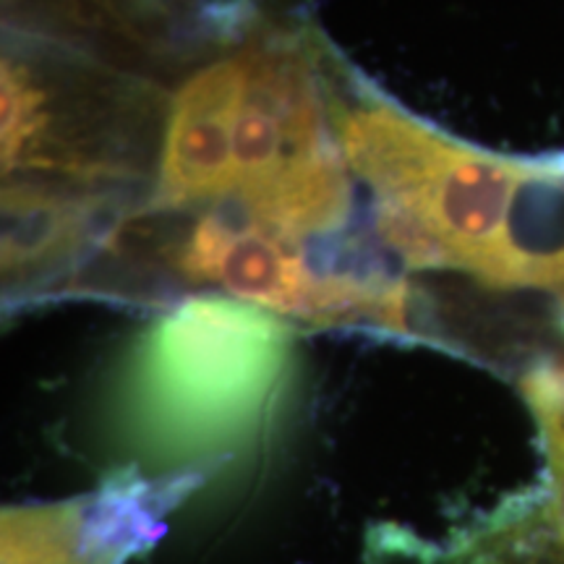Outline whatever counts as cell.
Listing matches in <instances>:
<instances>
[{"mask_svg":"<svg viewBox=\"0 0 564 564\" xmlns=\"http://www.w3.org/2000/svg\"><path fill=\"white\" fill-rule=\"evenodd\" d=\"M335 126L345 165L377 196L387 243L408 264L562 295L564 160L497 158L377 95Z\"/></svg>","mask_w":564,"mask_h":564,"instance_id":"1","label":"cell"},{"mask_svg":"<svg viewBox=\"0 0 564 564\" xmlns=\"http://www.w3.org/2000/svg\"><path fill=\"white\" fill-rule=\"evenodd\" d=\"M316 47L306 26L246 24V87L232 133V212L301 241L348 212V173L314 89Z\"/></svg>","mask_w":564,"mask_h":564,"instance_id":"2","label":"cell"},{"mask_svg":"<svg viewBox=\"0 0 564 564\" xmlns=\"http://www.w3.org/2000/svg\"><path fill=\"white\" fill-rule=\"evenodd\" d=\"M178 267L192 280L217 282L236 299L306 319H333L352 312L400 319L405 293L390 282H364L319 274L306 262L301 241L236 212H209L188 232Z\"/></svg>","mask_w":564,"mask_h":564,"instance_id":"3","label":"cell"},{"mask_svg":"<svg viewBox=\"0 0 564 564\" xmlns=\"http://www.w3.org/2000/svg\"><path fill=\"white\" fill-rule=\"evenodd\" d=\"M280 324L249 303L202 295L160 324L152 343L154 382L173 405L236 413L274 377Z\"/></svg>","mask_w":564,"mask_h":564,"instance_id":"4","label":"cell"},{"mask_svg":"<svg viewBox=\"0 0 564 564\" xmlns=\"http://www.w3.org/2000/svg\"><path fill=\"white\" fill-rule=\"evenodd\" d=\"M246 87L243 42L209 61L178 89L160 152L158 194L165 204H223L236 186L232 133Z\"/></svg>","mask_w":564,"mask_h":564,"instance_id":"5","label":"cell"},{"mask_svg":"<svg viewBox=\"0 0 564 564\" xmlns=\"http://www.w3.org/2000/svg\"><path fill=\"white\" fill-rule=\"evenodd\" d=\"M82 209L70 196L45 186L13 181L3 192V272L6 282L53 270L79 241Z\"/></svg>","mask_w":564,"mask_h":564,"instance_id":"6","label":"cell"},{"mask_svg":"<svg viewBox=\"0 0 564 564\" xmlns=\"http://www.w3.org/2000/svg\"><path fill=\"white\" fill-rule=\"evenodd\" d=\"M525 390L535 415H539L549 457H552L556 510H560V520L564 525V369L533 373L528 379Z\"/></svg>","mask_w":564,"mask_h":564,"instance_id":"7","label":"cell"},{"mask_svg":"<svg viewBox=\"0 0 564 564\" xmlns=\"http://www.w3.org/2000/svg\"><path fill=\"white\" fill-rule=\"evenodd\" d=\"M47 9L61 11V17L82 21H129L141 13L154 11L162 0H40Z\"/></svg>","mask_w":564,"mask_h":564,"instance_id":"8","label":"cell"}]
</instances>
